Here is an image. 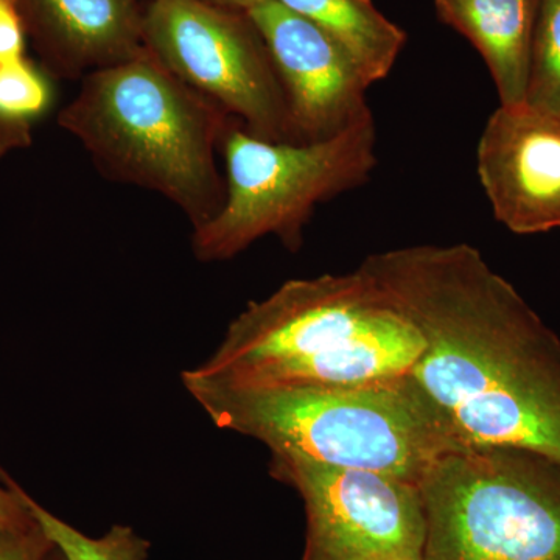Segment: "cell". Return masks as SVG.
<instances>
[{"mask_svg":"<svg viewBox=\"0 0 560 560\" xmlns=\"http://www.w3.org/2000/svg\"><path fill=\"white\" fill-rule=\"evenodd\" d=\"M423 338L411 375L458 440L560 463V338L466 243L383 250L361 261Z\"/></svg>","mask_w":560,"mask_h":560,"instance_id":"6da1fadb","label":"cell"},{"mask_svg":"<svg viewBox=\"0 0 560 560\" xmlns=\"http://www.w3.org/2000/svg\"><path fill=\"white\" fill-rule=\"evenodd\" d=\"M423 338L363 265L346 275L294 279L250 302L201 366L221 385H353L410 375Z\"/></svg>","mask_w":560,"mask_h":560,"instance_id":"7a4b0ae2","label":"cell"},{"mask_svg":"<svg viewBox=\"0 0 560 560\" xmlns=\"http://www.w3.org/2000/svg\"><path fill=\"white\" fill-rule=\"evenodd\" d=\"M183 383L217 427L267 445L271 455L382 471L419 485L444 453L464 445L412 375L353 385L248 388Z\"/></svg>","mask_w":560,"mask_h":560,"instance_id":"3957f363","label":"cell"},{"mask_svg":"<svg viewBox=\"0 0 560 560\" xmlns=\"http://www.w3.org/2000/svg\"><path fill=\"white\" fill-rule=\"evenodd\" d=\"M232 119L143 47L130 60L84 77L58 125L106 178L167 198L194 230L223 206L219 171Z\"/></svg>","mask_w":560,"mask_h":560,"instance_id":"277c9868","label":"cell"},{"mask_svg":"<svg viewBox=\"0 0 560 560\" xmlns=\"http://www.w3.org/2000/svg\"><path fill=\"white\" fill-rule=\"evenodd\" d=\"M221 154L223 206L191 237L200 261L230 260L267 235L287 249H301L315 209L370 179L377 165V128L371 114L330 139L272 142L232 120Z\"/></svg>","mask_w":560,"mask_h":560,"instance_id":"5b68a950","label":"cell"},{"mask_svg":"<svg viewBox=\"0 0 560 560\" xmlns=\"http://www.w3.org/2000/svg\"><path fill=\"white\" fill-rule=\"evenodd\" d=\"M423 560H560V463L460 445L419 482Z\"/></svg>","mask_w":560,"mask_h":560,"instance_id":"8992f818","label":"cell"},{"mask_svg":"<svg viewBox=\"0 0 560 560\" xmlns=\"http://www.w3.org/2000/svg\"><path fill=\"white\" fill-rule=\"evenodd\" d=\"M143 47L257 138L296 142L285 94L248 13L205 0H150Z\"/></svg>","mask_w":560,"mask_h":560,"instance_id":"52a82bcc","label":"cell"},{"mask_svg":"<svg viewBox=\"0 0 560 560\" xmlns=\"http://www.w3.org/2000/svg\"><path fill=\"white\" fill-rule=\"evenodd\" d=\"M270 474L304 501L301 560H423L419 485L382 471L271 455Z\"/></svg>","mask_w":560,"mask_h":560,"instance_id":"ba28073f","label":"cell"},{"mask_svg":"<svg viewBox=\"0 0 560 560\" xmlns=\"http://www.w3.org/2000/svg\"><path fill=\"white\" fill-rule=\"evenodd\" d=\"M248 16L270 51L298 143L334 138L371 116V86L337 40L276 0Z\"/></svg>","mask_w":560,"mask_h":560,"instance_id":"9c48e42d","label":"cell"},{"mask_svg":"<svg viewBox=\"0 0 560 560\" xmlns=\"http://www.w3.org/2000/svg\"><path fill=\"white\" fill-rule=\"evenodd\" d=\"M477 171L493 215L508 230H560V113L500 105L481 132Z\"/></svg>","mask_w":560,"mask_h":560,"instance_id":"30bf717a","label":"cell"},{"mask_svg":"<svg viewBox=\"0 0 560 560\" xmlns=\"http://www.w3.org/2000/svg\"><path fill=\"white\" fill-rule=\"evenodd\" d=\"M25 32L65 79L130 60L143 49L139 0H18Z\"/></svg>","mask_w":560,"mask_h":560,"instance_id":"8fae6325","label":"cell"},{"mask_svg":"<svg viewBox=\"0 0 560 560\" xmlns=\"http://www.w3.org/2000/svg\"><path fill=\"white\" fill-rule=\"evenodd\" d=\"M442 22L477 47L500 105L526 103L539 0H434Z\"/></svg>","mask_w":560,"mask_h":560,"instance_id":"7c38bea8","label":"cell"},{"mask_svg":"<svg viewBox=\"0 0 560 560\" xmlns=\"http://www.w3.org/2000/svg\"><path fill=\"white\" fill-rule=\"evenodd\" d=\"M337 40L366 83L385 80L407 44V33L372 0H276Z\"/></svg>","mask_w":560,"mask_h":560,"instance_id":"4fadbf2b","label":"cell"},{"mask_svg":"<svg viewBox=\"0 0 560 560\" xmlns=\"http://www.w3.org/2000/svg\"><path fill=\"white\" fill-rule=\"evenodd\" d=\"M32 517L46 530L66 560H147L150 541L130 526L114 525L105 536L94 539L51 514L13 481Z\"/></svg>","mask_w":560,"mask_h":560,"instance_id":"5bb4252c","label":"cell"},{"mask_svg":"<svg viewBox=\"0 0 560 560\" xmlns=\"http://www.w3.org/2000/svg\"><path fill=\"white\" fill-rule=\"evenodd\" d=\"M526 103L560 113V0H539Z\"/></svg>","mask_w":560,"mask_h":560,"instance_id":"9a60e30c","label":"cell"},{"mask_svg":"<svg viewBox=\"0 0 560 560\" xmlns=\"http://www.w3.org/2000/svg\"><path fill=\"white\" fill-rule=\"evenodd\" d=\"M54 101L47 77L27 58L0 66V117L32 125Z\"/></svg>","mask_w":560,"mask_h":560,"instance_id":"2e32d148","label":"cell"},{"mask_svg":"<svg viewBox=\"0 0 560 560\" xmlns=\"http://www.w3.org/2000/svg\"><path fill=\"white\" fill-rule=\"evenodd\" d=\"M55 544L33 518L21 528L0 529V560H47Z\"/></svg>","mask_w":560,"mask_h":560,"instance_id":"e0dca14e","label":"cell"},{"mask_svg":"<svg viewBox=\"0 0 560 560\" xmlns=\"http://www.w3.org/2000/svg\"><path fill=\"white\" fill-rule=\"evenodd\" d=\"M25 50V25L18 0H0V66L20 61Z\"/></svg>","mask_w":560,"mask_h":560,"instance_id":"ac0fdd59","label":"cell"},{"mask_svg":"<svg viewBox=\"0 0 560 560\" xmlns=\"http://www.w3.org/2000/svg\"><path fill=\"white\" fill-rule=\"evenodd\" d=\"M5 486H0V529L21 528V526L31 525L33 517L24 501L21 500L20 493L14 488L13 480L0 470Z\"/></svg>","mask_w":560,"mask_h":560,"instance_id":"d6986e66","label":"cell"},{"mask_svg":"<svg viewBox=\"0 0 560 560\" xmlns=\"http://www.w3.org/2000/svg\"><path fill=\"white\" fill-rule=\"evenodd\" d=\"M32 145V125L16 124L0 117V158Z\"/></svg>","mask_w":560,"mask_h":560,"instance_id":"ffe728a7","label":"cell"},{"mask_svg":"<svg viewBox=\"0 0 560 560\" xmlns=\"http://www.w3.org/2000/svg\"><path fill=\"white\" fill-rule=\"evenodd\" d=\"M205 2L212 3V5L221 7V9L242 11V13H248L254 7L265 2V0H205Z\"/></svg>","mask_w":560,"mask_h":560,"instance_id":"44dd1931","label":"cell"},{"mask_svg":"<svg viewBox=\"0 0 560 560\" xmlns=\"http://www.w3.org/2000/svg\"><path fill=\"white\" fill-rule=\"evenodd\" d=\"M47 560H66L65 556L61 555V551L55 547V550L51 551L50 558Z\"/></svg>","mask_w":560,"mask_h":560,"instance_id":"7402d4cb","label":"cell"}]
</instances>
